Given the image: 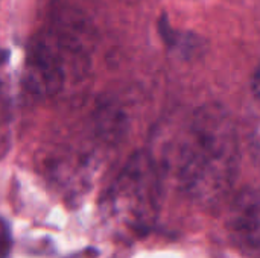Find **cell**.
I'll use <instances>...</instances> for the list:
<instances>
[{
    "mask_svg": "<svg viewBox=\"0 0 260 258\" xmlns=\"http://www.w3.org/2000/svg\"><path fill=\"white\" fill-rule=\"evenodd\" d=\"M155 158L180 190L204 208L224 202L238 179L241 146L230 111L221 103L197 108Z\"/></svg>",
    "mask_w": 260,
    "mask_h": 258,
    "instance_id": "6da1fadb",
    "label": "cell"
},
{
    "mask_svg": "<svg viewBox=\"0 0 260 258\" xmlns=\"http://www.w3.org/2000/svg\"><path fill=\"white\" fill-rule=\"evenodd\" d=\"M90 20L70 3H59L49 23L29 43L23 84L37 99H53L87 75L91 61Z\"/></svg>",
    "mask_w": 260,
    "mask_h": 258,
    "instance_id": "7a4b0ae2",
    "label": "cell"
},
{
    "mask_svg": "<svg viewBox=\"0 0 260 258\" xmlns=\"http://www.w3.org/2000/svg\"><path fill=\"white\" fill-rule=\"evenodd\" d=\"M163 198V172L152 152H134L102 198V219L113 236L140 239L155 227Z\"/></svg>",
    "mask_w": 260,
    "mask_h": 258,
    "instance_id": "3957f363",
    "label": "cell"
},
{
    "mask_svg": "<svg viewBox=\"0 0 260 258\" xmlns=\"http://www.w3.org/2000/svg\"><path fill=\"white\" fill-rule=\"evenodd\" d=\"M227 230L241 252L248 258H259L260 199L256 189L247 187L233 198L229 207Z\"/></svg>",
    "mask_w": 260,
    "mask_h": 258,
    "instance_id": "277c9868",
    "label": "cell"
},
{
    "mask_svg": "<svg viewBox=\"0 0 260 258\" xmlns=\"http://www.w3.org/2000/svg\"><path fill=\"white\" fill-rule=\"evenodd\" d=\"M52 181L67 195L76 196L88 189L98 169L96 160L87 152H61L52 157L47 167Z\"/></svg>",
    "mask_w": 260,
    "mask_h": 258,
    "instance_id": "5b68a950",
    "label": "cell"
},
{
    "mask_svg": "<svg viewBox=\"0 0 260 258\" xmlns=\"http://www.w3.org/2000/svg\"><path fill=\"white\" fill-rule=\"evenodd\" d=\"M11 146V113L8 97L0 96V158H3Z\"/></svg>",
    "mask_w": 260,
    "mask_h": 258,
    "instance_id": "8992f818",
    "label": "cell"
},
{
    "mask_svg": "<svg viewBox=\"0 0 260 258\" xmlns=\"http://www.w3.org/2000/svg\"><path fill=\"white\" fill-rule=\"evenodd\" d=\"M9 65H11L9 50L0 43V96H6V93H8Z\"/></svg>",
    "mask_w": 260,
    "mask_h": 258,
    "instance_id": "52a82bcc",
    "label": "cell"
},
{
    "mask_svg": "<svg viewBox=\"0 0 260 258\" xmlns=\"http://www.w3.org/2000/svg\"><path fill=\"white\" fill-rule=\"evenodd\" d=\"M11 246H12V237H11L9 227L0 217V258H8L11 252Z\"/></svg>",
    "mask_w": 260,
    "mask_h": 258,
    "instance_id": "ba28073f",
    "label": "cell"
},
{
    "mask_svg": "<svg viewBox=\"0 0 260 258\" xmlns=\"http://www.w3.org/2000/svg\"><path fill=\"white\" fill-rule=\"evenodd\" d=\"M250 87H251V91H253V96L254 99H259V90H260V73L259 68H256L251 75V79H250Z\"/></svg>",
    "mask_w": 260,
    "mask_h": 258,
    "instance_id": "9c48e42d",
    "label": "cell"
}]
</instances>
